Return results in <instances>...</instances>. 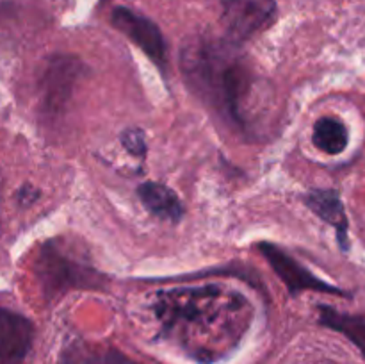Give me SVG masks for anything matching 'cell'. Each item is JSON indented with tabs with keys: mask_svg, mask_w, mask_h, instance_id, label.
<instances>
[{
	"mask_svg": "<svg viewBox=\"0 0 365 364\" xmlns=\"http://www.w3.org/2000/svg\"><path fill=\"white\" fill-rule=\"evenodd\" d=\"M180 68L191 91L221 123L248 138L262 127L273 95L237 43L195 36L180 49Z\"/></svg>",
	"mask_w": 365,
	"mask_h": 364,
	"instance_id": "obj_1",
	"label": "cell"
},
{
	"mask_svg": "<svg viewBox=\"0 0 365 364\" xmlns=\"http://www.w3.org/2000/svg\"><path fill=\"white\" fill-rule=\"evenodd\" d=\"M153 310L164 338L202 364L230 355L253 318L248 300L220 284L164 291Z\"/></svg>",
	"mask_w": 365,
	"mask_h": 364,
	"instance_id": "obj_2",
	"label": "cell"
},
{
	"mask_svg": "<svg viewBox=\"0 0 365 364\" xmlns=\"http://www.w3.org/2000/svg\"><path fill=\"white\" fill-rule=\"evenodd\" d=\"M36 271L48 296H59L71 289H96L102 282L98 271L59 239H50L41 246Z\"/></svg>",
	"mask_w": 365,
	"mask_h": 364,
	"instance_id": "obj_3",
	"label": "cell"
},
{
	"mask_svg": "<svg viewBox=\"0 0 365 364\" xmlns=\"http://www.w3.org/2000/svg\"><path fill=\"white\" fill-rule=\"evenodd\" d=\"M84 74V64L78 57L57 54L46 61V66L39 79V100L41 111L50 118L63 114L68 100L73 95V88Z\"/></svg>",
	"mask_w": 365,
	"mask_h": 364,
	"instance_id": "obj_4",
	"label": "cell"
},
{
	"mask_svg": "<svg viewBox=\"0 0 365 364\" xmlns=\"http://www.w3.org/2000/svg\"><path fill=\"white\" fill-rule=\"evenodd\" d=\"M110 24L114 29L127 36L135 46L157 64L163 74L168 70V46L159 25L146 18L145 14L125 6H116L110 11Z\"/></svg>",
	"mask_w": 365,
	"mask_h": 364,
	"instance_id": "obj_5",
	"label": "cell"
},
{
	"mask_svg": "<svg viewBox=\"0 0 365 364\" xmlns=\"http://www.w3.org/2000/svg\"><path fill=\"white\" fill-rule=\"evenodd\" d=\"M274 16L277 0H221L227 38L237 45L266 29Z\"/></svg>",
	"mask_w": 365,
	"mask_h": 364,
	"instance_id": "obj_6",
	"label": "cell"
},
{
	"mask_svg": "<svg viewBox=\"0 0 365 364\" xmlns=\"http://www.w3.org/2000/svg\"><path fill=\"white\" fill-rule=\"evenodd\" d=\"M257 248L260 250L264 259L273 266L274 273L282 278V282L287 285V289L292 293V295L310 289V291H321V293H330V295L348 296V293H346L344 289L328 284V282L323 280V278L316 277L312 271L307 270L303 264H299L294 257L289 256V253L285 252V250H282L280 246L273 245V243H259Z\"/></svg>",
	"mask_w": 365,
	"mask_h": 364,
	"instance_id": "obj_7",
	"label": "cell"
},
{
	"mask_svg": "<svg viewBox=\"0 0 365 364\" xmlns=\"http://www.w3.org/2000/svg\"><path fill=\"white\" fill-rule=\"evenodd\" d=\"M34 341V325L24 314L0 309V364H21Z\"/></svg>",
	"mask_w": 365,
	"mask_h": 364,
	"instance_id": "obj_8",
	"label": "cell"
},
{
	"mask_svg": "<svg viewBox=\"0 0 365 364\" xmlns=\"http://www.w3.org/2000/svg\"><path fill=\"white\" fill-rule=\"evenodd\" d=\"M305 206L317 218L335 228V238L342 252H349V220L341 195L335 189H310L303 195Z\"/></svg>",
	"mask_w": 365,
	"mask_h": 364,
	"instance_id": "obj_9",
	"label": "cell"
},
{
	"mask_svg": "<svg viewBox=\"0 0 365 364\" xmlns=\"http://www.w3.org/2000/svg\"><path fill=\"white\" fill-rule=\"evenodd\" d=\"M139 202L152 216L178 223L184 218V206L177 193L163 182H143L138 188Z\"/></svg>",
	"mask_w": 365,
	"mask_h": 364,
	"instance_id": "obj_10",
	"label": "cell"
},
{
	"mask_svg": "<svg viewBox=\"0 0 365 364\" xmlns=\"http://www.w3.org/2000/svg\"><path fill=\"white\" fill-rule=\"evenodd\" d=\"M319 323L346 335L365 357V316L341 313L331 305H319Z\"/></svg>",
	"mask_w": 365,
	"mask_h": 364,
	"instance_id": "obj_11",
	"label": "cell"
},
{
	"mask_svg": "<svg viewBox=\"0 0 365 364\" xmlns=\"http://www.w3.org/2000/svg\"><path fill=\"white\" fill-rule=\"evenodd\" d=\"M312 141L321 152L328 156H339L348 148L349 131L339 118L323 116L314 123Z\"/></svg>",
	"mask_w": 365,
	"mask_h": 364,
	"instance_id": "obj_12",
	"label": "cell"
},
{
	"mask_svg": "<svg viewBox=\"0 0 365 364\" xmlns=\"http://www.w3.org/2000/svg\"><path fill=\"white\" fill-rule=\"evenodd\" d=\"M63 364H138L116 350H100L89 346H75L64 355Z\"/></svg>",
	"mask_w": 365,
	"mask_h": 364,
	"instance_id": "obj_13",
	"label": "cell"
},
{
	"mask_svg": "<svg viewBox=\"0 0 365 364\" xmlns=\"http://www.w3.org/2000/svg\"><path fill=\"white\" fill-rule=\"evenodd\" d=\"M121 145L130 156L145 157L146 156V136L141 128L130 127L121 132Z\"/></svg>",
	"mask_w": 365,
	"mask_h": 364,
	"instance_id": "obj_14",
	"label": "cell"
},
{
	"mask_svg": "<svg viewBox=\"0 0 365 364\" xmlns=\"http://www.w3.org/2000/svg\"><path fill=\"white\" fill-rule=\"evenodd\" d=\"M16 198L21 206L27 207L39 198V191L36 188H32L31 184H25V186H21L20 191L16 193Z\"/></svg>",
	"mask_w": 365,
	"mask_h": 364,
	"instance_id": "obj_15",
	"label": "cell"
}]
</instances>
